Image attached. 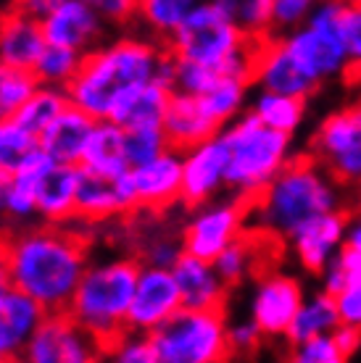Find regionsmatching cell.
Listing matches in <instances>:
<instances>
[{
	"label": "cell",
	"instance_id": "1",
	"mask_svg": "<svg viewBox=\"0 0 361 363\" xmlns=\"http://www.w3.org/2000/svg\"><path fill=\"white\" fill-rule=\"evenodd\" d=\"M11 284L50 311H66L82 274L90 266L87 240L72 224L21 227L6 235Z\"/></svg>",
	"mask_w": 361,
	"mask_h": 363
},
{
	"label": "cell",
	"instance_id": "2",
	"mask_svg": "<svg viewBox=\"0 0 361 363\" xmlns=\"http://www.w3.org/2000/svg\"><path fill=\"white\" fill-rule=\"evenodd\" d=\"M163 61L166 45L156 37L119 35L103 40L82 58L80 72L66 87L69 100L95 118H109L124 92L151 79H161Z\"/></svg>",
	"mask_w": 361,
	"mask_h": 363
},
{
	"label": "cell",
	"instance_id": "3",
	"mask_svg": "<svg viewBox=\"0 0 361 363\" xmlns=\"http://www.w3.org/2000/svg\"><path fill=\"white\" fill-rule=\"evenodd\" d=\"M340 182L311 158H290L274 179L251 200V221L274 240L290 235L327 211L343 208Z\"/></svg>",
	"mask_w": 361,
	"mask_h": 363
},
{
	"label": "cell",
	"instance_id": "4",
	"mask_svg": "<svg viewBox=\"0 0 361 363\" xmlns=\"http://www.w3.org/2000/svg\"><path fill=\"white\" fill-rule=\"evenodd\" d=\"M163 45L177 58L198 61L225 77L253 82L262 40L248 35L235 18L222 13L211 0H203L190 11Z\"/></svg>",
	"mask_w": 361,
	"mask_h": 363
},
{
	"label": "cell",
	"instance_id": "5",
	"mask_svg": "<svg viewBox=\"0 0 361 363\" xmlns=\"http://www.w3.org/2000/svg\"><path fill=\"white\" fill-rule=\"evenodd\" d=\"M140 266L143 261L135 255H114L95 264L90 261L74 290L66 311L82 327L90 329L103 345H109L126 329V313L135 295Z\"/></svg>",
	"mask_w": 361,
	"mask_h": 363
},
{
	"label": "cell",
	"instance_id": "6",
	"mask_svg": "<svg viewBox=\"0 0 361 363\" xmlns=\"http://www.w3.org/2000/svg\"><path fill=\"white\" fill-rule=\"evenodd\" d=\"M230 150L227 190L253 200L293 158V135L266 127L251 111L222 129Z\"/></svg>",
	"mask_w": 361,
	"mask_h": 363
},
{
	"label": "cell",
	"instance_id": "7",
	"mask_svg": "<svg viewBox=\"0 0 361 363\" xmlns=\"http://www.w3.org/2000/svg\"><path fill=\"white\" fill-rule=\"evenodd\" d=\"M151 335L158 363H222L232 358L225 308H180Z\"/></svg>",
	"mask_w": 361,
	"mask_h": 363
},
{
	"label": "cell",
	"instance_id": "8",
	"mask_svg": "<svg viewBox=\"0 0 361 363\" xmlns=\"http://www.w3.org/2000/svg\"><path fill=\"white\" fill-rule=\"evenodd\" d=\"M340 16H343L340 3L322 0L301 27L280 35L282 45L296 58V64L319 87L348 77V53L340 35Z\"/></svg>",
	"mask_w": 361,
	"mask_h": 363
},
{
	"label": "cell",
	"instance_id": "9",
	"mask_svg": "<svg viewBox=\"0 0 361 363\" xmlns=\"http://www.w3.org/2000/svg\"><path fill=\"white\" fill-rule=\"evenodd\" d=\"M311 155L343 187L361 190V111L340 108L314 129Z\"/></svg>",
	"mask_w": 361,
	"mask_h": 363
},
{
	"label": "cell",
	"instance_id": "10",
	"mask_svg": "<svg viewBox=\"0 0 361 363\" xmlns=\"http://www.w3.org/2000/svg\"><path fill=\"white\" fill-rule=\"evenodd\" d=\"M251 221V200L232 195L227 200H208L195 208L182 229L185 253L214 261L227 245H232Z\"/></svg>",
	"mask_w": 361,
	"mask_h": 363
},
{
	"label": "cell",
	"instance_id": "11",
	"mask_svg": "<svg viewBox=\"0 0 361 363\" xmlns=\"http://www.w3.org/2000/svg\"><path fill=\"white\" fill-rule=\"evenodd\" d=\"M106 358V345L69 311H50L24 353L29 363H92Z\"/></svg>",
	"mask_w": 361,
	"mask_h": 363
},
{
	"label": "cell",
	"instance_id": "12",
	"mask_svg": "<svg viewBox=\"0 0 361 363\" xmlns=\"http://www.w3.org/2000/svg\"><path fill=\"white\" fill-rule=\"evenodd\" d=\"M306 298L303 284L282 272H266L256 279L248 316L259 324L266 340H285L301 303Z\"/></svg>",
	"mask_w": 361,
	"mask_h": 363
},
{
	"label": "cell",
	"instance_id": "13",
	"mask_svg": "<svg viewBox=\"0 0 361 363\" xmlns=\"http://www.w3.org/2000/svg\"><path fill=\"white\" fill-rule=\"evenodd\" d=\"M230 150L222 132L182 150V203L198 208L227 190Z\"/></svg>",
	"mask_w": 361,
	"mask_h": 363
},
{
	"label": "cell",
	"instance_id": "14",
	"mask_svg": "<svg viewBox=\"0 0 361 363\" xmlns=\"http://www.w3.org/2000/svg\"><path fill=\"white\" fill-rule=\"evenodd\" d=\"M182 308V295L172 269L163 266H140L135 295L126 313V329L156 332Z\"/></svg>",
	"mask_w": 361,
	"mask_h": 363
},
{
	"label": "cell",
	"instance_id": "15",
	"mask_svg": "<svg viewBox=\"0 0 361 363\" xmlns=\"http://www.w3.org/2000/svg\"><path fill=\"white\" fill-rule=\"evenodd\" d=\"M129 182L135 190L137 213H161L174 203H182V150L166 147L161 155L132 166Z\"/></svg>",
	"mask_w": 361,
	"mask_h": 363
},
{
	"label": "cell",
	"instance_id": "16",
	"mask_svg": "<svg viewBox=\"0 0 361 363\" xmlns=\"http://www.w3.org/2000/svg\"><path fill=\"white\" fill-rule=\"evenodd\" d=\"M48 43L72 48L77 53H90L103 40H109L111 24L92 9L87 0H63L43 18Z\"/></svg>",
	"mask_w": 361,
	"mask_h": 363
},
{
	"label": "cell",
	"instance_id": "17",
	"mask_svg": "<svg viewBox=\"0 0 361 363\" xmlns=\"http://www.w3.org/2000/svg\"><path fill=\"white\" fill-rule=\"evenodd\" d=\"M345 224L348 213L343 208L327 211L322 216L306 221L301 229L290 235L288 245L293 258L298 266L308 274H322L327 264L335 255L343 250L345 245Z\"/></svg>",
	"mask_w": 361,
	"mask_h": 363
},
{
	"label": "cell",
	"instance_id": "18",
	"mask_svg": "<svg viewBox=\"0 0 361 363\" xmlns=\"http://www.w3.org/2000/svg\"><path fill=\"white\" fill-rule=\"evenodd\" d=\"M48 311L32 295L9 284L0 292V363L24 361L27 345Z\"/></svg>",
	"mask_w": 361,
	"mask_h": 363
},
{
	"label": "cell",
	"instance_id": "19",
	"mask_svg": "<svg viewBox=\"0 0 361 363\" xmlns=\"http://www.w3.org/2000/svg\"><path fill=\"white\" fill-rule=\"evenodd\" d=\"M253 82L259 90L282 92V95H293V98L303 100H308L319 90V84L296 64V58L288 53V48L282 45L280 37H264L262 40Z\"/></svg>",
	"mask_w": 361,
	"mask_h": 363
},
{
	"label": "cell",
	"instance_id": "20",
	"mask_svg": "<svg viewBox=\"0 0 361 363\" xmlns=\"http://www.w3.org/2000/svg\"><path fill=\"white\" fill-rule=\"evenodd\" d=\"M48 45L43 18L16 6L0 9V64L11 69H35L37 58Z\"/></svg>",
	"mask_w": 361,
	"mask_h": 363
},
{
	"label": "cell",
	"instance_id": "21",
	"mask_svg": "<svg viewBox=\"0 0 361 363\" xmlns=\"http://www.w3.org/2000/svg\"><path fill=\"white\" fill-rule=\"evenodd\" d=\"M182 295V308H225L230 284L222 279L214 261L193 253H182L172 266Z\"/></svg>",
	"mask_w": 361,
	"mask_h": 363
},
{
	"label": "cell",
	"instance_id": "22",
	"mask_svg": "<svg viewBox=\"0 0 361 363\" xmlns=\"http://www.w3.org/2000/svg\"><path fill=\"white\" fill-rule=\"evenodd\" d=\"M95 124H98V118L92 116V113L82 111L80 106H74V103H69V106L37 135V140H40V147L53 158L55 164L80 166Z\"/></svg>",
	"mask_w": 361,
	"mask_h": 363
},
{
	"label": "cell",
	"instance_id": "23",
	"mask_svg": "<svg viewBox=\"0 0 361 363\" xmlns=\"http://www.w3.org/2000/svg\"><path fill=\"white\" fill-rule=\"evenodd\" d=\"M161 127L169 145L177 147V150H188V147L198 145V143L222 132V127L211 118V113L206 111L198 95H188V92L177 90H172L169 108H166Z\"/></svg>",
	"mask_w": 361,
	"mask_h": 363
},
{
	"label": "cell",
	"instance_id": "24",
	"mask_svg": "<svg viewBox=\"0 0 361 363\" xmlns=\"http://www.w3.org/2000/svg\"><path fill=\"white\" fill-rule=\"evenodd\" d=\"M82 166L53 164L37 182V216L48 224H72L77 216V190Z\"/></svg>",
	"mask_w": 361,
	"mask_h": 363
},
{
	"label": "cell",
	"instance_id": "25",
	"mask_svg": "<svg viewBox=\"0 0 361 363\" xmlns=\"http://www.w3.org/2000/svg\"><path fill=\"white\" fill-rule=\"evenodd\" d=\"M169 98H172V87L161 79H151L124 92L111 108L109 118L124 129L161 127L166 108H169Z\"/></svg>",
	"mask_w": 361,
	"mask_h": 363
},
{
	"label": "cell",
	"instance_id": "26",
	"mask_svg": "<svg viewBox=\"0 0 361 363\" xmlns=\"http://www.w3.org/2000/svg\"><path fill=\"white\" fill-rule=\"evenodd\" d=\"M80 166L85 172L109 177V179H117L124 172H129L124 150V127H119L111 118H98Z\"/></svg>",
	"mask_w": 361,
	"mask_h": 363
},
{
	"label": "cell",
	"instance_id": "27",
	"mask_svg": "<svg viewBox=\"0 0 361 363\" xmlns=\"http://www.w3.org/2000/svg\"><path fill=\"white\" fill-rule=\"evenodd\" d=\"M126 216V208L119 195L117 179L98 177L82 169L80 190H77V216L82 224H103L111 218Z\"/></svg>",
	"mask_w": 361,
	"mask_h": 363
},
{
	"label": "cell",
	"instance_id": "28",
	"mask_svg": "<svg viewBox=\"0 0 361 363\" xmlns=\"http://www.w3.org/2000/svg\"><path fill=\"white\" fill-rule=\"evenodd\" d=\"M269 240H274V237L264 235L259 229H253V232L245 229L232 245H227L225 250L214 258V266H217V272L222 274V279H225L230 287H237V284L248 281L251 277H256L259 269L264 266L262 253H264V245H266Z\"/></svg>",
	"mask_w": 361,
	"mask_h": 363
},
{
	"label": "cell",
	"instance_id": "29",
	"mask_svg": "<svg viewBox=\"0 0 361 363\" xmlns=\"http://www.w3.org/2000/svg\"><path fill=\"white\" fill-rule=\"evenodd\" d=\"M340 327V313H338V303H335V295L327 290H319L314 295H306L303 303H301L298 313L293 318V324L288 329V337L285 342L288 345H296V342H303L308 337L316 335H330Z\"/></svg>",
	"mask_w": 361,
	"mask_h": 363
},
{
	"label": "cell",
	"instance_id": "30",
	"mask_svg": "<svg viewBox=\"0 0 361 363\" xmlns=\"http://www.w3.org/2000/svg\"><path fill=\"white\" fill-rule=\"evenodd\" d=\"M248 111L256 118H262L266 127L296 135L303 127V118H306V100L282 95V92L259 90L256 98L248 103Z\"/></svg>",
	"mask_w": 361,
	"mask_h": 363
},
{
	"label": "cell",
	"instance_id": "31",
	"mask_svg": "<svg viewBox=\"0 0 361 363\" xmlns=\"http://www.w3.org/2000/svg\"><path fill=\"white\" fill-rule=\"evenodd\" d=\"M248 87H251V82H245V79L219 77L217 82L211 84L203 95H198V98L203 100V106L211 113V118L225 129L227 124H232L235 118H240L248 111V103H251L248 100Z\"/></svg>",
	"mask_w": 361,
	"mask_h": 363
},
{
	"label": "cell",
	"instance_id": "32",
	"mask_svg": "<svg viewBox=\"0 0 361 363\" xmlns=\"http://www.w3.org/2000/svg\"><path fill=\"white\" fill-rule=\"evenodd\" d=\"M198 3L203 0H137V21L151 37L166 43Z\"/></svg>",
	"mask_w": 361,
	"mask_h": 363
},
{
	"label": "cell",
	"instance_id": "33",
	"mask_svg": "<svg viewBox=\"0 0 361 363\" xmlns=\"http://www.w3.org/2000/svg\"><path fill=\"white\" fill-rule=\"evenodd\" d=\"M69 92L66 87H53V84H40L35 90V95L21 106V108L14 113L18 124H24L29 132L40 135L43 129L53 121L58 113H61L66 106H69Z\"/></svg>",
	"mask_w": 361,
	"mask_h": 363
},
{
	"label": "cell",
	"instance_id": "34",
	"mask_svg": "<svg viewBox=\"0 0 361 363\" xmlns=\"http://www.w3.org/2000/svg\"><path fill=\"white\" fill-rule=\"evenodd\" d=\"M82 58L85 55L72 50V48H63V45H53L48 43L43 55L37 58L35 64V77L40 79V84H53V87H69L77 72L82 66Z\"/></svg>",
	"mask_w": 361,
	"mask_h": 363
},
{
	"label": "cell",
	"instance_id": "35",
	"mask_svg": "<svg viewBox=\"0 0 361 363\" xmlns=\"http://www.w3.org/2000/svg\"><path fill=\"white\" fill-rule=\"evenodd\" d=\"M40 145L35 132H29L24 124H18L14 116L0 118V169L16 172L21 161Z\"/></svg>",
	"mask_w": 361,
	"mask_h": 363
},
{
	"label": "cell",
	"instance_id": "36",
	"mask_svg": "<svg viewBox=\"0 0 361 363\" xmlns=\"http://www.w3.org/2000/svg\"><path fill=\"white\" fill-rule=\"evenodd\" d=\"M40 87V79L29 69H11L3 66L0 72V116H14L35 90Z\"/></svg>",
	"mask_w": 361,
	"mask_h": 363
},
{
	"label": "cell",
	"instance_id": "37",
	"mask_svg": "<svg viewBox=\"0 0 361 363\" xmlns=\"http://www.w3.org/2000/svg\"><path fill=\"white\" fill-rule=\"evenodd\" d=\"M106 358L117 363H158L153 335L137 332V329H124L117 340H111L106 345Z\"/></svg>",
	"mask_w": 361,
	"mask_h": 363
},
{
	"label": "cell",
	"instance_id": "38",
	"mask_svg": "<svg viewBox=\"0 0 361 363\" xmlns=\"http://www.w3.org/2000/svg\"><path fill=\"white\" fill-rule=\"evenodd\" d=\"M319 279H322V290L333 292V295L348 290L353 284H361V250L343 245V250L319 274Z\"/></svg>",
	"mask_w": 361,
	"mask_h": 363
},
{
	"label": "cell",
	"instance_id": "39",
	"mask_svg": "<svg viewBox=\"0 0 361 363\" xmlns=\"http://www.w3.org/2000/svg\"><path fill=\"white\" fill-rule=\"evenodd\" d=\"M169 145V140L163 135V127H137L124 129V150L129 169L137 164H145L156 155H161Z\"/></svg>",
	"mask_w": 361,
	"mask_h": 363
},
{
	"label": "cell",
	"instance_id": "40",
	"mask_svg": "<svg viewBox=\"0 0 361 363\" xmlns=\"http://www.w3.org/2000/svg\"><path fill=\"white\" fill-rule=\"evenodd\" d=\"M290 361L296 363H343L345 355L338 345V337L335 332L330 335H316L308 337L303 342H296L290 345Z\"/></svg>",
	"mask_w": 361,
	"mask_h": 363
},
{
	"label": "cell",
	"instance_id": "41",
	"mask_svg": "<svg viewBox=\"0 0 361 363\" xmlns=\"http://www.w3.org/2000/svg\"><path fill=\"white\" fill-rule=\"evenodd\" d=\"M235 21L251 37H271L274 35V13H271V0H240Z\"/></svg>",
	"mask_w": 361,
	"mask_h": 363
},
{
	"label": "cell",
	"instance_id": "42",
	"mask_svg": "<svg viewBox=\"0 0 361 363\" xmlns=\"http://www.w3.org/2000/svg\"><path fill=\"white\" fill-rule=\"evenodd\" d=\"M340 35L348 53V77H361V0L353 6H343Z\"/></svg>",
	"mask_w": 361,
	"mask_h": 363
},
{
	"label": "cell",
	"instance_id": "43",
	"mask_svg": "<svg viewBox=\"0 0 361 363\" xmlns=\"http://www.w3.org/2000/svg\"><path fill=\"white\" fill-rule=\"evenodd\" d=\"M185 253V245H182V235H156L151 240H145L143 247H140V261L151 266H163V269H172L177 261Z\"/></svg>",
	"mask_w": 361,
	"mask_h": 363
},
{
	"label": "cell",
	"instance_id": "44",
	"mask_svg": "<svg viewBox=\"0 0 361 363\" xmlns=\"http://www.w3.org/2000/svg\"><path fill=\"white\" fill-rule=\"evenodd\" d=\"M322 0H271V13H274V35L290 32L301 27Z\"/></svg>",
	"mask_w": 361,
	"mask_h": 363
},
{
	"label": "cell",
	"instance_id": "45",
	"mask_svg": "<svg viewBox=\"0 0 361 363\" xmlns=\"http://www.w3.org/2000/svg\"><path fill=\"white\" fill-rule=\"evenodd\" d=\"M266 340L264 332L259 329V324L253 321L251 316L237 318L230 324V347H232V355H251L256 353L262 342Z\"/></svg>",
	"mask_w": 361,
	"mask_h": 363
},
{
	"label": "cell",
	"instance_id": "46",
	"mask_svg": "<svg viewBox=\"0 0 361 363\" xmlns=\"http://www.w3.org/2000/svg\"><path fill=\"white\" fill-rule=\"evenodd\" d=\"M111 27H129L137 18V0H87Z\"/></svg>",
	"mask_w": 361,
	"mask_h": 363
},
{
	"label": "cell",
	"instance_id": "47",
	"mask_svg": "<svg viewBox=\"0 0 361 363\" xmlns=\"http://www.w3.org/2000/svg\"><path fill=\"white\" fill-rule=\"evenodd\" d=\"M338 303V313H340V324L361 329V284H353L348 290L335 295Z\"/></svg>",
	"mask_w": 361,
	"mask_h": 363
},
{
	"label": "cell",
	"instance_id": "48",
	"mask_svg": "<svg viewBox=\"0 0 361 363\" xmlns=\"http://www.w3.org/2000/svg\"><path fill=\"white\" fill-rule=\"evenodd\" d=\"M335 337H338V345L343 350L345 361L353 358V355L361 350V329L359 327H348V324H340L335 329Z\"/></svg>",
	"mask_w": 361,
	"mask_h": 363
},
{
	"label": "cell",
	"instance_id": "49",
	"mask_svg": "<svg viewBox=\"0 0 361 363\" xmlns=\"http://www.w3.org/2000/svg\"><path fill=\"white\" fill-rule=\"evenodd\" d=\"M58 3H63V0H11V6L27 11V13H32L37 18H45Z\"/></svg>",
	"mask_w": 361,
	"mask_h": 363
},
{
	"label": "cell",
	"instance_id": "50",
	"mask_svg": "<svg viewBox=\"0 0 361 363\" xmlns=\"http://www.w3.org/2000/svg\"><path fill=\"white\" fill-rule=\"evenodd\" d=\"M345 245L361 250V206L348 213V224H345Z\"/></svg>",
	"mask_w": 361,
	"mask_h": 363
},
{
	"label": "cell",
	"instance_id": "51",
	"mask_svg": "<svg viewBox=\"0 0 361 363\" xmlns=\"http://www.w3.org/2000/svg\"><path fill=\"white\" fill-rule=\"evenodd\" d=\"M9 187H11V172L0 169V224L9 221Z\"/></svg>",
	"mask_w": 361,
	"mask_h": 363
},
{
	"label": "cell",
	"instance_id": "52",
	"mask_svg": "<svg viewBox=\"0 0 361 363\" xmlns=\"http://www.w3.org/2000/svg\"><path fill=\"white\" fill-rule=\"evenodd\" d=\"M11 284V277H9V258H6V240L0 237V292L6 290Z\"/></svg>",
	"mask_w": 361,
	"mask_h": 363
},
{
	"label": "cell",
	"instance_id": "53",
	"mask_svg": "<svg viewBox=\"0 0 361 363\" xmlns=\"http://www.w3.org/2000/svg\"><path fill=\"white\" fill-rule=\"evenodd\" d=\"M214 6H217L222 13H227V16H237V6H240V0H211Z\"/></svg>",
	"mask_w": 361,
	"mask_h": 363
},
{
	"label": "cell",
	"instance_id": "54",
	"mask_svg": "<svg viewBox=\"0 0 361 363\" xmlns=\"http://www.w3.org/2000/svg\"><path fill=\"white\" fill-rule=\"evenodd\" d=\"M335 3H340V6H353V3H359V0H335Z\"/></svg>",
	"mask_w": 361,
	"mask_h": 363
},
{
	"label": "cell",
	"instance_id": "55",
	"mask_svg": "<svg viewBox=\"0 0 361 363\" xmlns=\"http://www.w3.org/2000/svg\"><path fill=\"white\" fill-rule=\"evenodd\" d=\"M356 108H359V111H361V100H359V103H356Z\"/></svg>",
	"mask_w": 361,
	"mask_h": 363
},
{
	"label": "cell",
	"instance_id": "56",
	"mask_svg": "<svg viewBox=\"0 0 361 363\" xmlns=\"http://www.w3.org/2000/svg\"><path fill=\"white\" fill-rule=\"evenodd\" d=\"M0 72H3V64H0Z\"/></svg>",
	"mask_w": 361,
	"mask_h": 363
},
{
	"label": "cell",
	"instance_id": "57",
	"mask_svg": "<svg viewBox=\"0 0 361 363\" xmlns=\"http://www.w3.org/2000/svg\"><path fill=\"white\" fill-rule=\"evenodd\" d=\"M0 118H3V116H0Z\"/></svg>",
	"mask_w": 361,
	"mask_h": 363
}]
</instances>
